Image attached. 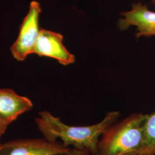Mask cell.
I'll return each mask as SVG.
<instances>
[{
    "label": "cell",
    "instance_id": "1",
    "mask_svg": "<svg viewBox=\"0 0 155 155\" xmlns=\"http://www.w3.org/2000/svg\"><path fill=\"white\" fill-rule=\"evenodd\" d=\"M118 111L106 113L102 121L91 125L71 126L62 122L50 112L39 113L36 123L45 139L50 142L61 139L63 145L77 149H86L91 155H98L100 137L106 130L116 122L120 116Z\"/></svg>",
    "mask_w": 155,
    "mask_h": 155
},
{
    "label": "cell",
    "instance_id": "2",
    "mask_svg": "<svg viewBox=\"0 0 155 155\" xmlns=\"http://www.w3.org/2000/svg\"><path fill=\"white\" fill-rule=\"evenodd\" d=\"M147 117L133 113L113 124L100 137L98 155H141Z\"/></svg>",
    "mask_w": 155,
    "mask_h": 155
},
{
    "label": "cell",
    "instance_id": "3",
    "mask_svg": "<svg viewBox=\"0 0 155 155\" xmlns=\"http://www.w3.org/2000/svg\"><path fill=\"white\" fill-rule=\"evenodd\" d=\"M41 9L38 2H31L28 14L22 21L16 41L12 45L11 51L18 61H23L29 55L33 54V49L39 36V20Z\"/></svg>",
    "mask_w": 155,
    "mask_h": 155
},
{
    "label": "cell",
    "instance_id": "4",
    "mask_svg": "<svg viewBox=\"0 0 155 155\" xmlns=\"http://www.w3.org/2000/svg\"><path fill=\"white\" fill-rule=\"evenodd\" d=\"M63 144L45 139L18 140L0 144V155H67Z\"/></svg>",
    "mask_w": 155,
    "mask_h": 155
},
{
    "label": "cell",
    "instance_id": "5",
    "mask_svg": "<svg viewBox=\"0 0 155 155\" xmlns=\"http://www.w3.org/2000/svg\"><path fill=\"white\" fill-rule=\"evenodd\" d=\"M132 26L136 27V39L155 37V12L141 2L133 4L129 11L121 13L117 24L120 31H126Z\"/></svg>",
    "mask_w": 155,
    "mask_h": 155
},
{
    "label": "cell",
    "instance_id": "6",
    "mask_svg": "<svg viewBox=\"0 0 155 155\" xmlns=\"http://www.w3.org/2000/svg\"><path fill=\"white\" fill-rule=\"evenodd\" d=\"M63 36L61 33L41 29L33 49V54L57 60L63 66H68L75 61V56L71 54L63 44Z\"/></svg>",
    "mask_w": 155,
    "mask_h": 155
},
{
    "label": "cell",
    "instance_id": "7",
    "mask_svg": "<svg viewBox=\"0 0 155 155\" xmlns=\"http://www.w3.org/2000/svg\"><path fill=\"white\" fill-rule=\"evenodd\" d=\"M33 107L28 98L16 94L11 89H0V120L8 125Z\"/></svg>",
    "mask_w": 155,
    "mask_h": 155
},
{
    "label": "cell",
    "instance_id": "8",
    "mask_svg": "<svg viewBox=\"0 0 155 155\" xmlns=\"http://www.w3.org/2000/svg\"><path fill=\"white\" fill-rule=\"evenodd\" d=\"M141 155H155V111L150 114H147Z\"/></svg>",
    "mask_w": 155,
    "mask_h": 155
},
{
    "label": "cell",
    "instance_id": "9",
    "mask_svg": "<svg viewBox=\"0 0 155 155\" xmlns=\"http://www.w3.org/2000/svg\"><path fill=\"white\" fill-rule=\"evenodd\" d=\"M67 155H91V154L86 149H77L74 148L72 150H70Z\"/></svg>",
    "mask_w": 155,
    "mask_h": 155
},
{
    "label": "cell",
    "instance_id": "10",
    "mask_svg": "<svg viewBox=\"0 0 155 155\" xmlns=\"http://www.w3.org/2000/svg\"><path fill=\"white\" fill-rule=\"evenodd\" d=\"M9 125L6 124L5 122L2 121L1 120H0V138L1 136L5 133L6 129Z\"/></svg>",
    "mask_w": 155,
    "mask_h": 155
},
{
    "label": "cell",
    "instance_id": "11",
    "mask_svg": "<svg viewBox=\"0 0 155 155\" xmlns=\"http://www.w3.org/2000/svg\"><path fill=\"white\" fill-rule=\"evenodd\" d=\"M150 1H151V2L152 4H153L154 5H155V0H150Z\"/></svg>",
    "mask_w": 155,
    "mask_h": 155
}]
</instances>
